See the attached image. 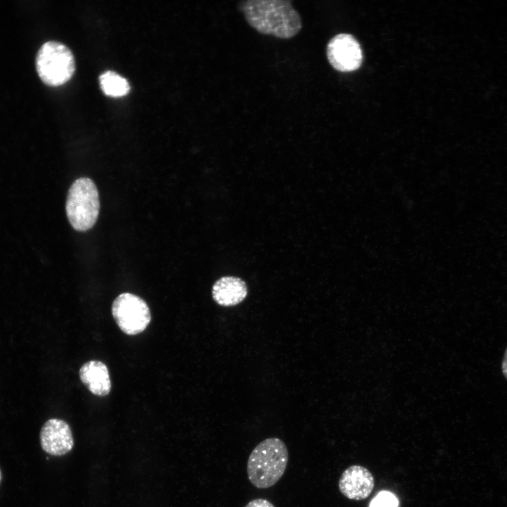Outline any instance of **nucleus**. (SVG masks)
<instances>
[{
    "label": "nucleus",
    "mask_w": 507,
    "mask_h": 507,
    "mask_svg": "<svg viewBox=\"0 0 507 507\" xmlns=\"http://www.w3.org/2000/svg\"><path fill=\"white\" fill-rule=\"evenodd\" d=\"M241 4L247 23L262 35L290 39L302 28L300 15L289 1L248 0Z\"/></svg>",
    "instance_id": "nucleus-1"
},
{
    "label": "nucleus",
    "mask_w": 507,
    "mask_h": 507,
    "mask_svg": "<svg viewBox=\"0 0 507 507\" xmlns=\"http://www.w3.org/2000/svg\"><path fill=\"white\" fill-rule=\"evenodd\" d=\"M288 462V450L280 439L268 438L260 442L247 461V475L256 488L267 489L283 475Z\"/></svg>",
    "instance_id": "nucleus-2"
},
{
    "label": "nucleus",
    "mask_w": 507,
    "mask_h": 507,
    "mask_svg": "<svg viewBox=\"0 0 507 507\" xmlns=\"http://www.w3.org/2000/svg\"><path fill=\"white\" fill-rule=\"evenodd\" d=\"M100 209L99 196L94 182L87 177L76 180L69 189L65 210L72 227L84 232L96 222Z\"/></svg>",
    "instance_id": "nucleus-3"
},
{
    "label": "nucleus",
    "mask_w": 507,
    "mask_h": 507,
    "mask_svg": "<svg viewBox=\"0 0 507 507\" xmlns=\"http://www.w3.org/2000/svg\"><path fill=\"white\" fill-rule=\"evenodd\" d=\"M36 69L46 84L52 87L63 84L74 73L73 55L64 44L55 41L47 42L38 51Z\"/></svg>",
    "instance_id": "nucleus-4"
},
{
    "label": "nucleus",
    "mask_w": 507,
    "mask_h": 507,
    "mask_svg": "<svg viewBox=\"0 0 507 507\" xmlns=\"http://www.w3.org/2000/svg\"><path fill=\"white\" fill-rule=\"evenodd\" d=\"M111 312L119 328L128 335L142 332L151 321L147 303L131 293L125 292L117 296L113 302Z\"/></svg>",
    "instance_id": "nucleus-5"
},
{
    "label": "nucleus",
    "mask_w": 507,
    "mask_h": 507,
    "mask_svg": "<svg viewBox=\"0 0 507 507\" xmlns=\"http://www.w3.org/2000/svg\"><path fill=\"white\" fill-rule=\"evenodd\" d=\"M326 53L330 65L340 72L358 69L363 60L359 43L349 34H339L332 37L327 45Z\"/></svg>",
    "instance_id": "nucleus-6"
},
{
    "label": "nucleus",
    "mask_w": 507,
    "mask_h": 507,
    "mask_svg": "<svg viewBox=\"0 0 507 507\" xmlns=\"http://www.w3.org/2000/svg\"><path fill=\"white\" fill-rule=\"evenodd\" d=\"M42 449L53 456H62L73 446V438L68 424L63 420L51 418L42 426L40 431Z\"/></svg>",
    "instance_id": "nucleus-7"
},
{
    "label": "nucleus",
    "mask_w": 507,
    "mask_h": 507,
    "mask_svg": "<svg viewBox=\"0 0 507 507\" xmlns=\"http://www.w3.org/2000/svg\"><path fill=\"white\" fill-rule=\"evenodd\" d=\"M340 492L346 498L361 501L368 498L375 487L372 473L366 468L353 465L342 472L338 483Z\"/></svg>",
    "instance_id": "nucleus-8"
},
{
    "label": "nucleus",
    "mask_w": 507,
    "mask_h": 507,
    "mask_svg": "<svg viewBox=\"0 0 507 507\" xmlns=\"http://www.w3.org/2000/svg\"><path fill=\"white\" fill-rule=\"evenodd\" d=\"M80 378L83 384L93 394L98 396L108 395L111 382L107 366L99 361H89L80 368Z\"/></svg>",
    "instance_id": "nucleus-9"
},
{
    "label": "nucleus",
    "mask_w": 507,
    "mask_h": 507,
    "mask_svg": "<svg viewBox=\"0 0 507 507\" xmlns=\"http://www.w3.org/2000/svg\"><path fill=\"white\" fill-rule=\"evenodd\" d=\"M214 301L220 306H232L241 303L247 295L245 282L239 277L225 276L213 286Z\"/></svg>",
    "instance_id": "nucleus-10"
},
{
    "label": "nucleus",
    "mask_w": 507,
    "mask_h": 507,
    "mask_svg": "<svg viewBox=\"0 0 507 507\" xmlns=\"http://www.w3.org/2000/svg\"><path fill=\"white\" fill-rule=\"evenodd\" d=\"M100 87L103 92L109 96L120 97L128 94L130 85L128 82L113 71H106L99 77Z\"/></svg>",
    "instance_id": "nucleus-11"
},
{
    "label": "nucleus",
    "mask_w": 507,
    "mask_h": 507,
    "mask_svg": "<svg viewBox=\"0 0 507 507\" xmlns=\"http://www.w3.org/2000/svg\"><path fill=\"white\" fill-rule=\"evenodd\" d=\"M396 499L388 492L380 493L370 504V507H396Z\"/></svg>",
    "instance_id": "nucleus-12"
},
{
    "label": "nucleus",
    "mask_w": 507,
    "mask_h": 507,
    "mask_svg": "<svg viewBox=\"0 0 507 507\" xmlns=\"http://www.w3.org/2000/svg\"><path fill=\"white\" fill-rule=\"evenodd\" d=\"M245 507H275L269 501L264 499H256L250 501Z\"/></svg>",
    "instance_id": "nucleus-13"
},
{
    "label": "nucleus",
    "mask_w": 507,
    "mask_h": 507,
    "mask_svg": "<svg viewBox=\"0 0 507 507\" xmlns=\"http://www.w3.org/2000/svg\"><path fill=\"white\" fill-rule=\"evenodd\" d=\"M502 373L505 378L507 380V348L505 351L504 356L501 364Z\"/></svg>",
    "instance_id": "nucleus-14"
},
{
    "label": "nucleus",
    "mask_w": 507,
    "mask_h": 507,
    "mask_svg": "<svg viewBox=\"0 0 507 507\" xmlns=\"http://www.w3.org/2000/svg\"><path fill=\"white\" fill-rule=\"evenodd\" d=\"M1 470H0V482H1Z\"/></svg>",
    "instance_id": "nucleus-15"
}]
</instances>
